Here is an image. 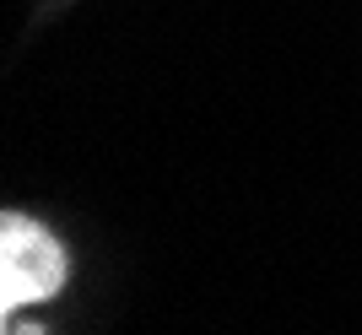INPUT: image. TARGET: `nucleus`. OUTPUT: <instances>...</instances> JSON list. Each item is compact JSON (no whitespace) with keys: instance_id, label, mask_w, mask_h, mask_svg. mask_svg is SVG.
Returning <instances> with one entry per match:
<instances>
[{"instance_id":"nucleus-2","label":"nucleus","mask_w":362,"mask_h":335,"mask_svg":"<svg viewBox=\"0 0 362 335\" xmlns=\"http://www.w3.org/2000/svg\"><path fill=\"white\" fill-rule=\"evenodd\" d=\"M11 335H44V324H22V330H11Z\"/></svg>"},{"instance_id":"nucleus-1","label":"nucleus","mask_w":362,"mask_h":335,"mask_svg":"<svg viewBox=\"0 0 362 335\" xmlns=\"http://www.w3.org/2000/svg\"><path fill=\"white\" fill-rule=\"evenodd\" d=\"M65 287V249L28 216H0V314L44 303Z\"/></svg>"}]
</instances>
